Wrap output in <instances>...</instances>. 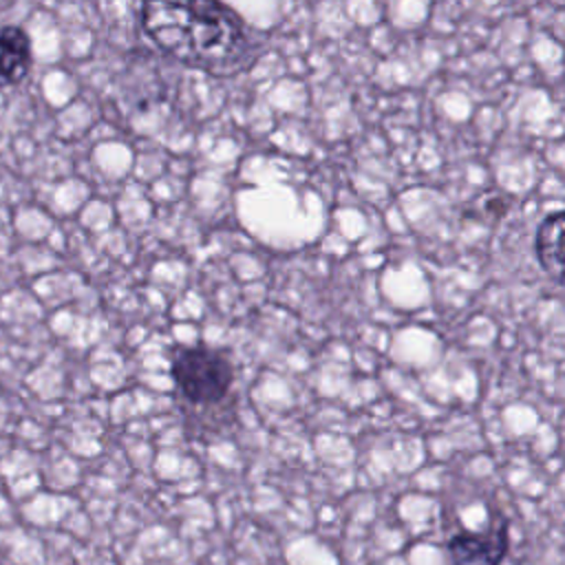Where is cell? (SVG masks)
Wrapping results in <instances>:
<instances>
[{
  "mask_svg": "<svg viewBox=\"0 0 565 565\" xmlns=\"http://www.w3.org/2000/svg\"><path fill=\"white\" fill-rule=\"evenodd\" d=\"M141 26L172 57L214 73L238 66L249 42L241 15L221 2H148Z\"/></svg>",
  "mask_w": 565,
  "mask_h": 565,
  "instance_id": "6da1fadb",
  "label": "cell"
},
{
  "mask_svg": "<svg viewBox=\"0 0 565 565\" xmlns=\"http://www.w3.org/2000/svg\"><path fill=\"white\" fill-rule=\"evenodd\" d=\"M170 375L194 406L221 404L234 382V364L221 349L207 344L179 347L170 358Z\"/></svg>",
  "mask_w": 565,
  "mask_h": 565,
  "instance_id": "7a4b0ae2",
  "label": "cell"
},
{
  "mask_svg": "<svg viewBox=\"0 0 565 565\" xmlns=\"http://www.w3.org/2000/svg\"><path fill=\"white\" fill-rule=\"evenodd\" d=\"M510 519L490 508L483 530H457L444 543L446 565H503L510 552Z\"/></svg>",
  "mask_w": 565,
  "mask_h": 565,
  "instance_id": "3957f363",
  "label": "cell"
},
{
  "mask_svg": "<svg viewBox=\"0 0 565 565\" xmlns=\"http://www.w3.org/2000/svg\"><path fill=\"white\" fill-rule=\"evenodd\" d=\"M33 66L31 38L18 24L0 29V88L20 84Z\"/></svg>",
  "mask_w": 565,
  "mask_h": 565,
  "instance_id": "277c9868",
  "label": "cell"
},
{
  "mask_svg": "<svg viewBox=\"0 0 565 565\" xmlns=\"http://www.w3.org/2000/svg\"><path fill=\"white\" fill-rule=\"evenodd\" d=\"M536 258L554 280L565 282V212L545 216L534 238Z\"/></svg>",
  "mask_w": 565,
  "mask_h": 565,
  "instance_id": "5b68a950",
  "label": "cell"
}]
</instances>
